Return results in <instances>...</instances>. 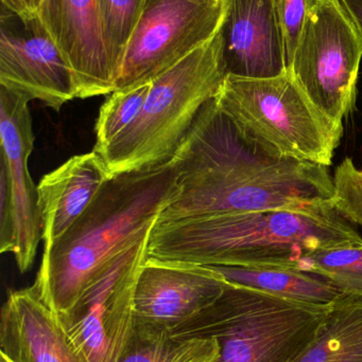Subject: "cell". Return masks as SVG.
Returning <instances> with one entry per match:
<instances>
[{"label": "cell", "instance_id": "ffe728a7", "mask_svg": "<svg viewBox=\"0 0 362 362\" xmlns=\"http://www.w3.org/2000/svg\"><path fill=\"white\" fill-rule=\"evenodd\" d=\"M301 269L322 276L342 295L362 297V243L314 251Z\"/></svg>", "mask_w": 362, "mask_h": 362}, {"label": "cell", "instance_id": "603a6c76", "mask_svg": "<svg viewBox=\"0 0 362 362\" xmlns=\"http://www.w3.org/2000/svg\"><path fill=\"white\" fill-rule=\"evenodd\" d=\"M333 180L336 209L362 229V168H357L348 157L336 168Z\"/></svg>", "mask_w": 362, "mask_h": 362}, {"label": "cell", "instance_id": "2e32d148", "mask_svg": "<svg viewBox=\"0 0 362 362\" xmlns=\"http://www.w3.org/2000/svg\"><path fill=\"white\" fill-rule=\"evenodd\" d=\"M112 176L95 151L72 157L38 185L45 247L62 238L86 211Z\"/></svg>", "mask_w": 362, "mask_h": 362}, {"label": "cell", "instance_id": "9c48e42d", "mask_svg": "<svg viewBox=\"0 0 362 362\" xmlns=\"http://www.w3.org/2000/svg\"><path fill=\"white\" fill-rule=\"evenodd\" d=\"M227 8L229 0H145L115 91L152 82L212 40Z\"/></svg>", "mask_w": 362, "mask_h": 362}, {"label": "cell", "instance_id": "ac0fdd59", "mask_svg": "<svg viewBox=\"0 0 362 362\" xmlns=\"http://www.w3.org/2000/svg\"><path fill=\"white\" fill-rule=\"evenodd\" d=\"M298 362H362V297L341 295Z\"/></svg>", "mask_w": 362, "mask_h": 362}, {"label": "cell", "instance_id": "6da1fadb", "mask_svg": "<svg viewBox=\"0 0 362 362\" xmlns=\"http://www.w3.org/2000/svg\"><path fill=\"white\" fill-rule=\"evenodd\" d=\"M178 193L157 223L276 209H312L334 199L329 167L284 158L244 135L214 99L172 157Z\"/></svg>", "mask_w": 362, "mask_h": 362}, {"label": "cell", "instance_id": "4316f807", "mask_svg": "<svg viewBox=\"0 0 362 362\" xmlns=\"http://www.w3.org/2000/svg\"><path fill=\"white\" fill-rule=\"evenodd\" d=\"M42 4V0H34V4H35L36 13H38V6Z\"/></svg>", "mask_w": 362, "mask_h": 362}, {"label": "cell", "instance_id": "83f0119b", "mask_svg": "<svg viewBox=\"0 0 362 362\" xmlns=\"http://www.w3.org/2000/svg\"><path fill=\"white\" fill-rule=\"evenodd\" d=\"M0 362H10V361H6V359L4 358V357L0 356Z\"/></svg>", "mask_w": 362, "mask_h": 362}, {"label": "cell", "instance_id": "7402d4cb", "mask_svg": "<svg viewBox=\"0 0 362 362\" xmlns=\"http://www.w3.org/2000/svg\"><path fill=\"white\" fill-rule=\"evenodd\" d=\"M151 85L152 82L111 93L100 108L96 123L94 151L97 154L106 150L137 120L150 93Z\"/></svg>", "mask_w": 362, "mask_h": 362}, {"label": "cell", "instance_id": "9a60e30c", "mask_svg": "<svg viewBox=\"0 0 362 362\" xmlns=\"http://www.w3.org/2000/svg\"><path fill=\"white\" fill-rule=\"evenodd\" d=\"M0 356L10 362H89L33 285L11 291L2 305Z\"/></svg>", "mask_w": 362, "mask_h": 362}, {"label": "cell", "instance_id": "ba28073f", "mask_svg": "<svg viewBox=\"0 0 362 362\" xmlns=\"http://www.w3.org/2000/svg\"><path fill=\"white\" fill-rule=\"evenodd\" d=\"M152 229L111 259L60 317L72 344L89 362H118L133 336L136 283L147 261Z\"/></svg>", "mask_w": 362, "mask_h": 362}, {"label": "cell", "instance_id": "d6986e66", "mask_svg": "<svg viewBox=\"0 0 362 362\" xmlns=\"http://www.w3.org/2000/svg\"><path fill=\"white\" fill-rule=\"evenodd\" d=\"M215 338H176L170 333L136 327L118 362H215Z\"/></svg>", "mask_w": 362, "mask_h": 362}, {"label": "cell", "instance_id": "277c9868", "mask_svg": "<svg viewBox=\"0 0 362 362\" xmlns=\"http://www.w3.org/2000/svg\"><path fill=\"white\" fill-rule=\"evenodd\" d=\"M331 304L293 301L227 283L214 303L171 335L215 338L220 348L215 362H298L316 340Z\"/></svg>", "mask_w": 362, "mask_h": 362}, {"label": "cell", "instance_id": "30bf717a", "mask_svg": "<svg viewBox=\"0 0 362 362\" xmlns=\"http://www.w3.org/2000/svg\"><path fill=\"white\" fill-rule=\"evenodd\" d=\"M28 104L0 86V252L12 253L23 274L31 269L44 233L38 187L28 168L35 140Z\"/></svg>", "mask_w": 362, "mask_h": 362}, {"label": "cell", "instance_id": "3957f363", "mask_svg": "<svg viewBox=\"0 0 362 362\" xmlns=\"http://www.w3.org/2000/svg\"><path fill=\"white\" fill-rule=\"evenodd\" d=\"M178 187L172 158L111 178L74 226L45 247L33 285L43 302L65 315L111 259L154 227Z\"/></svg>", "mask_w": 362, "mask_h": 362}, {"label": "cell", "instance_id": "5bb4252c", "mask_svg": "<svg viewBox=\"0 0 362 362\" xmlns=\"http://www.w3.org/2000/svg\"><path fill=\"white\" fill-rule=\"evenodd\" d=\"M221 33L227 74L261 78L287 71L276 0H229Z\"/></svg>", "mask_w": 362, "mask_h": 362}, {"label": "cell", "instance_id": "d4e9b609", "mask_svg": "<svg viewBox=\"0 0 362 362\" xmlns=\"http://www.w3.org/2000/svg\"><path fill=\"white\" fill-rule=\"evenodd\" d=\"M1 6L15 13L23 19H29L36 16L34 0H1Z\"/></svg>", "mask_w": 362, "mask_h": 362}, {"label": "cell", "instance_id": "52a82bcc", "mask_svg": "<svg viewBox=\"0 0 362 362\" xmlns=\"http://www.w3.org/2000/svg\"><path fill=\"white\" fill-rule=\"evenodd\" d=\"M362 61V37L341 0H318L308 13L287 71L327 117L352 112Z\"/></svg>", "mask_w": 362, "mask_h": 362}, {"label": "cell", "instance_id": "e0dca14e", "mask_svg": "<svg viewBox=\"0 0 362 362\" xmlns=\"http://www.w3.org/2000/svg\"><path fill=\"white\" fill-rule=\"evenodd\" d=\"M232 284L256 289L276 297L312 304H331L342 295L322 276L299 268L210 267Z\"/></svg>", "mask_w": 362, "mask_h": 362}, {"label": "cell", "instance_id": "8992f818", "mask_svg": "<svg viewBox=\"0 0 362 362\" xmlns=\"http://www.w3.org/2000/svg\"><path fill=\"white\" fill-rule=\"evenodd\" d=\"M215 102L244 135L284 158L329 167L344 136V123L321 112L288 71L227 74Z\"/></svg>", "mask_w": 362, "mask_h": 362}, {"label": "cell", "instance_id": "cb8c5ba5", "mask_svg": "<svg viewBox=\"0 0 362 362\" xmlns=\"http://www.w3.org/2000/svg\"><path fill=\"white\" fill-rule=\"evenodd\" d=\"M318 0H276L288 65L301 35L306 17Z\"/></svg>", "mask_w": 362, "mask_h": 362}, {"label": "cell", "instance_id": "8fae6325", "mask_svg": "<svg viewBox=\"0 0 362 362\" xmlns=\"http://www.w3.org/2000/svg\"><path fill=\"white\" fill-rule=\"evenodd\" d=\"M0 86L55 112L76 99L69 65L38 15L23 19L1 6Z\"/></svg>", "mask_w": 362, "mask_h": 362}, {"label": "cell", "instance_id": "7a4b0ae2", "mask_svg": "<svg viewBox=\"0 0 362 362\" xmlns=\"http://www.w3.org/2000/svg\"><path fill=\"white\" fill-rule=\"evenodd\" d=\"M361 243L358 230L333 200L303 210L276 209L157 223L147 259L206 267L301 269L306 255L314 251Z\"/></svg>", "mask_w": 362, "mask_h": 362}, {"label": "cell", "instance_id": "4fadbf2b", "mask_svg": "<svg viewBox=\"0 0 362 362\" xmlns=\"http://www.w3.org/2000/svg\"><path fill=\"white\" fill-rule=\"evenodd\" d=\"M38 16L69 65L77 99L114 93L98 0H42Z\"/></svg>", "mask_w": 362, "mask_h": 362}, {"label": "cell", "instance_id": "484cf974", "mask_svg": "<svg viewBox=\"0 0 362 362\" xmlns=\"http://www.w3.org/2000/svg\"><path fill=\"white\" fill-rule=\"evenodd\" d=\"M362 37V0H341Z\"/></svg>", "mask_w": 362, "mask_h": 362}, {"label": "cell", "instance_id": "7c38bea8", "mask_svg": "<svg viewBox=\"0 0 362 362\" xmlns=\"http://www.w3.org/2000/svg\"><path fill=\"white\" fill-rule=\"evenodd\" d=\"M227 283L206 266L147 259L136 283L135 327L172 334L214 303Z\"/></svg>", "mask_w": 362, "mask_h": 362}, {"label": "cell", "instance_id": "5b68a950", "mask_svg": "<svg viewBox=\"0 0 362 362\" xmlns=\"http://www.w3.org/2000/svg\"><path fill=\"white\" fill-rule=\"evenodd\" d=\"M222 30V29H221ZM221 31L152 81L137 120L99 153L112 177L170 160L225 81Z\"/></svg>", "mask_w": 362, "mask_h": 362}, {"label": "cell", "instance_id": "44dd1931", "mask_svg": "<svg viewBox=\"0 0 362 362\" xmlns=\"http://www.w3.org/2000/svg\"><path fill=\"white\" fill-rule=\"evenodd\" d=\"M145 0H98L102 37L118 81L125 50L144 10Z\"/></svg>", "mask_w": 362, "mask_h": 362}]
</instances>
